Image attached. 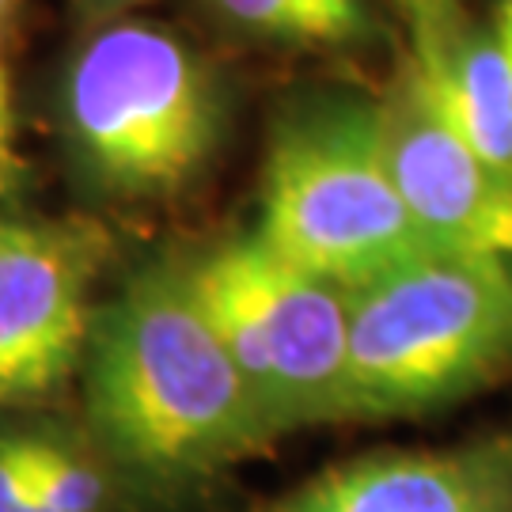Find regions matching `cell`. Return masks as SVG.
<instances>
[{
	"mask_svg": "<svg viewBox=\"0 0 512 512\" xmlns=\"http://www.w3.org/2000/svg\"><path fill=\"white\" fill-rule=\"evenodd\" d=\"M80 368L95 448L137 501L183 505L274 444L179 255L141 266L95 308Z\"/></svg>",
	"mask_w": 512,
	"mask_h": 512,
	"instance_id": "6da1fadb",
	"label": "cell"
},
{
	"mask_svg": "<svg viewBox=\"0 0 512 512\" xmlns=\"http://www.w3.org/2000/svg\"><path fill=\"white\" fill-rule=\"evenodd\" d=\"M57 114L84 183L114 202H167L217 160L228 88L179 31L107 19L69 57Z\"/></svg>",
	"mask_w": 512,
	"mask_h": 512,
	"instance_id": "7a4b0ae2",
	"label": "cell"
},
{
	"mask_svg": "<svg viewBox=\"0 0 512 512\" xmlns=\"http://www.w3.org/2000/svg\"><path fill=\"white\" fill-rule=\"evenodd\" d=\"M258 236L346 289L433 247L391 175L380 95L315 88L277 107L262 156Z\"/></svg>",
	"mask_w": 512,
	"mask_h": 512,
	"instance_id": "3957f363",
	"label": "cell"
},
{
	"mask_svg": "<svg viewBox=\"0 0 512 512\" xmlns=\"http://www.w3.org/2000/svg\"><path fill=\"white\" fill-rule=\"evenodd\" d=\"M509 376V255L429 247L349 289V421L429 418Z\"/></svg>",
	"mask_w": 512,
	"mask_h": 512,
	"instance_id": "277c9868",
	"label": "cell"
},
{
	"mask_svg": "<svg viewBox=\"0 0 512 512\" xmlns=\"http://www.w3.org/2000/svg\"><path fill=\"white\" fill-rule=\"evenodd\" d=\"M190 289L247 380L266 429L349 421V289L236 232L183 258Z\"/></svg>",
	"mask_w": 512,
	"mask_h": 512,
	"instance_id": "5b68a950",
	"label": "cell"
},
{
	"mask_svg": "<svg viewBox=\"0 0 512 512\" xmlns=\"http://www.w3.org/2000/svg\"><path fill=\"white\" fill-rule=\"evenodd\" d=\"M107 255L92 220L0 217V406L38 403L84 365Z\"/></svg>",
	"mask_w": 512,
	"mask_h": 512,
	"instance_id": "8992f818",
	"label": "cell"
},
{
	"mask_svg": "<svg viewBox=\"0 0 512 512\" xmlns=\"http://www.w3.org/2000/svg\"><path fill=\"white\" fill-rule=\"evenodd\" d=\"M380 110L391 175L425 239L512 258V179L459 137L410 54L380 95Z\"/></svg>",
	"mask_w": 512,
	"mask_h": 512,
	"instance_id": "52a82bcc",
	"label": "cell"
},
{
	"mask_svg": "<svg viewBox=\"0 0 512 512\" xmlns=\"http://www.w3.org/2000/svg\"><path fill=\"white\" fill-rule=\"evenodd\" d=\"M251 512H512V429L448 448L368 452Z\"/></svg>",
	"mask_w": 512,
	"mask_h": 512,
	"instance_id": "ba28073f",
	"label": "cell"
},
{
	"mask_svg": "<svg viewBox=\"0 0 512 512\" xmlns=\"http://www.w3.org/2000/svg\"><path fill=\"white\" fill-rule=\"evenodd\" d=\"M410 57L440 110L486 164L512 179V57L494 19L475 23L463 8L410 27Z\"/></svg>",
	"mask_w": 512,
	"mask_h": 512,
	"instance_id": "9c48e42d",
	"label": "cell"
},
{
	"mask_svg": "<svg viewBox=\"0 0 512 512\" xmlns=\"http://www.w3.org/2000/svg\"><path fill=\"white\" fill-rule=\"evenodd\" d=\"M239 35L308 50H365L376 38L368 0H202Z\"/></svg>",
	"mask_w": 512,
	"mask_h": 512,
	"instance_id": "30bf717a",
	"label": "cell"
},
{
	"mask_svg": "<svg viewBox=\"0 0 512 512\" xmlns=\"http://www.w3.org/2000/svg\"><path fill=\"white\" fill-rule=\"evenodd\" d=\"M31 490L61 512H129L137 497L99 448H80L50 429H16Z\"/></svg>",
	"mask_w": 512,
	"mask_h": 512,
	"instance_id": "8fae6325",
	"label": "cell"
},
{
	"mask_svg": "<svg viewBox=\"0 0 512 512\" xmlns=\"http://www.w3.org/2000/svg\"><path fill=\"white\" fill-rule=\"evenodd\" d=\"M31 490L16 429H0V512H12Z\"/></svg>",
	"mask_w": 512,
	"mask_h": 512,
	"instance_id": "7c38bea8",
	"label": "cell"
},
{
	"mask_svg": "<svg viewBox=\"0 0 512 512\" xmlns=\"http://www.w3.org/2000/svg\"><path fill=\"white\" fill-rule=\"evenodd\" d=\"M19 175H23V160L12 145V107L0 103V202L19 186Z\"/></svg>",
	"mask_w": 512,
	"mask_h": 512,
	"instance_id": "4fadbf2b",
	"label": "cell"
},
{
	"mask_svg": "<svg viewBox=\"0 0 512 512\" xmlns=\"http://www.w3.org/2000/svg\"><path fill=\"white\" fill-rule=\"evenodd\" d=\"M399 8H403V16L410 19V27H418V23H429V19H440L448 16V12H459L463 8V0H395Z\"/></svg>",
	"mask_w": 512,
	"mask_h": 512,
	"instance_id": "5bb4252c",
	"label": "cell"
},
{
	"mask_svg": "<svg viewBox=\"0 0 512 512\" xmlns=\"http://www.w3.org/2000/svg\"><path fill=\"white\" fill-rule=\"evenodd\" d=\"M141 4H148V0H80V8H84L88 16L103 19V23L129 12V8H141Z\"/></svg>",
	"mask_w": 512,
	"mask_h": 512,
	"instance_id": "9a60e30c",
	"label": "cell"
},
{
	"mask_svg": "<svg viewBox=\"0 0 512 512\" xmlns=\"http://www.w3.org/2000/svg\"><path fill=\"white\" fill-rule=\"evenodd\" d=\"M494 27L512 57V0H494Z\"/></svg>",
	"mask_w": 512,
	"mask_h": 512,
	"instance_id": "2e32d148",
	"label": "cell"
},
{
	"mask_svg": "<svg viewBox=\"0 0 512 512\" xmlns=\"http://www.w3.org/2000/svg\"><path fill=\"white\" fill-rule=\"evenodd\" d=\"M12 512H61V509H57V505H50V501H46L42 494H35V490H27V494H23V501H19Z\"/></svg>",
	"mask_w": 512,
	"mask_h": 512,
	"instance_id": "e0dca14e",
	"label": "cell"
},
{
	"mask_svg": "<svg viewBox=\"0 0 512 512\" xmlns=\"http://www.w3.org/2000/svg\"><path fill=\"white\" fill-rule=\"evenodd\" d=\"M0 103H8V76H4V61H0Z\"/></svg>",
	"mask_w": 512,
	"mask_h": 512,
	"instance_id": "ac0fdd59",
	"label": "cell"
},
{
	"mask_svg": "<svg viewBox=\"0 0 512 512\" xmlns=\"http://www.w3.org/2000/svg\"><path fill=\"white\" fill-rule=\"evenodd\" d=\"M8 8H12V0H0V16H4V12H8Z\"/></svg>",
	"mask_w": 512,
	"mask_h": 512,
	"instance_id": "d6986e66",
	"label": "cell"
}]
</instances>
